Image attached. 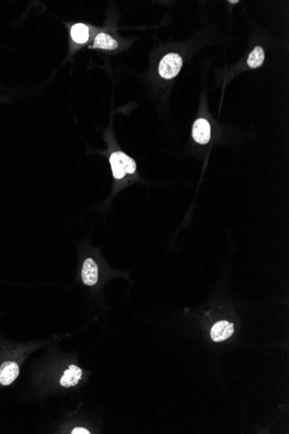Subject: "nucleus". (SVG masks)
<instances>
[{
  "label": "nucleus",
  "instance_id": "f8f14e48",
  "mask_svg": "<svg viewBox=\"0 0 289 434\" xmlns=\"http://www.w3.org/2000/svg\"><path fill=\"white\" fill-rule=\"evenodd\" d=\"M230 3H238V1H230Z\"/></svg>",
  "mask_w": 289,
  "mask_h": 434
},
{
  "label": "nucleus",
  "instance_id": "20e7f679",
  "mask_svg": "<svg viewBox=\"0 0 289 434\" xmlns=\"http://www.w3.org/2000/svg\"><path fill=\"white\" fill-rule=\"evenodd\" d=\"M192 137L198 144L208 143L211 140V125L205 119H198L192 127Z\"/></svg>",
  "mask_w": 289,
  "mask_h": 434
},
{
  "label": "nucleus",
  "instance_id": "f03ea898",
  "mask_svg": "<svg viewBox=\"0 0 289 434\" xmlns=\"http://www.w3.org/2000/svg\"><path fill=\"white\" fill-rule=\"evenodd\" d=\"M182 65V57L179 54L169 53L164 56L159 63V75L165 79L174 78L179 74Z\"/></svg>",
  "mask_w": 289,
  "mask_h": 434
},
{
  "label": "nucleus",
  "instance_id": "9d476101",
  "mask_svg": "<svg viewBox=\"0 0 289 434\" xmlns=\"http://www.w3.org/2000/svg\"><path fill=\"white\" fill-rule=\"evenodd\" d=\"M264 58H265L264 50L261 46H257L249 56L247 61L248 65L252 69L258 68L263 64Z\"/></svg>",
  "mask_w": 289,
  "mask_h": 434
},
{
  "label": "nucleus",
  "instance_id": "9b49d317",
  "mask_svg": "<svg viewBox=\"0 0 289 434\" xmlns=\"http://www.w3.org/2000/svg\"><path fill=\"white\" fill-rule=\"evenodd\" d=\"M72 434H89L90 433L87 430V429H85V428H75L71 433Z\"/></svg>",
  "mask_w": 289,
  "mask_h": 434
},
{
  "label": "nucleus",
  "instance_id": "39448f33",
  "mask_svg": "<svg viewBox=\"0 0 289 434\" xmlns=\"http://www.w3.org/2000/svg\"><path fill=\"white\" fill-rule=\"evenodd\" d=\"M98 266L96 263L92 259H86L82 266L81 271V279L87 286H94L98 281Z\"/></svg>",
  "mask_w": 289,
  "mask_h": 434
},
{
  "label": "nucleus",
  "instance_id": "423d86ee",
  "mask_svg": "<svg viewBox=\"0 0 289 434\" xmlns=\"http://www.w3.org/2000/svg\"><path fill=\"white\" fill-rule=\"evenodd\" d=\"M19 374V368L16 363L6 362L0 367V384L9 386L16 380Z\"/></svg>",
  "mask_w": 289,
  "mask_h": 434
},
{
  "label": "nucleus",
  "instance_id": "7ed1b4c3",
  "mask_svg": "<svg viewBox=\"0 0 289 434\" xmlns=\"http://www.w3.org/2000/svg\"><path fill=\"white\" fill-rule=\"evenodd\" d=\"M234 331V323L228 321H220L215 323L211 329V339L215 343H221L231 337Z\"/></svg>",
  "mask_w": 289,
  "mask_h": 434
},
{
  "label": "nucleus",
  "instance_id": "6e6552de",
  "mask_svg": "<svg viewBox=\"0 0 289 434\" xmlns=\"http://www.w3.org/2000/svg\"><path fill=\"white\" fill-rule=\"evenodd\" d=\"M118 42L112 36L106 33H100L94 38L93 48L103 49H115L117 48Z\"/></svg>",
  "mask_w": 289,
  "mask_h": 434
},
{
  "label": "nucleus",
  "instance_id": "1a4fd4ad",
  "mask_svg": "<svg viewBox=\"0 0 289 434\" xmlns=\"http://www.w3.org/2000/svg\"><path fill=\"white\" fill-rule=\"evenodd\" d=\"M71 36L75 42L85 43L88 40V28L83 23H76L71 28Z\"/></svg>",
  "mask_w": 289,
  "mask_h": 434
},
{
  "label": "nucleus",
  "instance_id": "f257e3e1",
  "mask_svg": "<svg viewBox=\"0 0 289 434\" xmlns=\"http://www.w3.org/2000/svg\"><path fill=\"white\" fill-rule=\"evenodd\" d=\"M114 179H123L127 174H133L136 171L135 161L123 152H114L109 159Z\"/></svg>",
  "mask_w": 289,
  "mask_h": 434
},
{
  "label": "nucleus",
  "instance_id": "0eeeda50",
  "mask_svg": "<svg viewBox=\"0 0 289 434\" xmlns=\"http://www.w3.org/2000/svg\"><path fill=\"white\" fill-rule=\"evenodd\" d=\"M82 376L81 369L77 366L70 365L68 370H66L62 378L60 380V384L64 388L74 387L78 384Z\"/></svg>",
  "mask_w": 289,
  "mask_h": 434
}]
</instances>
